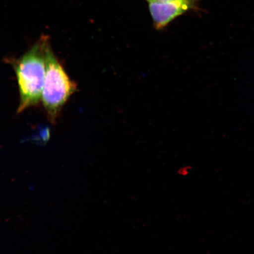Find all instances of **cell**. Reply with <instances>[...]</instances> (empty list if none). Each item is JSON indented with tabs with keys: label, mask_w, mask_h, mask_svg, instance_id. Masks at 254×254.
<instances>
[{
	"label": "cell",
	"mask_w": 254,
	"mask_h": 254,
	"mask_svg": "<svg viewBox=\"0 0 254 254\" xmlns=\"http://www.w3.org/2000/svg\"><path fill=\"white\" fill-rule=\"evenodd\" d=\"M51 46L49 37L43 36L19 59H8L17 77L20 101L17 114L36 106L41 101L45 80L47 55Z\"/></svg>",
	"instance_id": "1"
},
{
	"label": "cell",
	"mask_w": 254,
	"mask_h": 254,
	"mask_svg": "<svg viewBox=\"0 0 254 254\" xmlns=\"http://www.w3.org/2000/svg\"><path fill=\"white\" fill-rule=\"evenodd\" d=\"M77 88V84L66 74L51 47L47 55L46 73L41 101L47 118L52 125H56L64 106Z\"/></svg>",
	"instance_id": "2"
},
{
	"label": "cell",
	"mask_w": 254,
	"mask_h": 254,
	"mask_svg": "<svg viewBox=\"0 0 254 254\" xmlns=\"http://www.w3.org/2000/svg\"><path fill=\"white\" fill-rule=\"evenodd\" d=\"M194 0H174L169 2H150L149 8L157 29L166 25L180 15L194 7Z\"/></svg>",
	"instance_id": "3"
},
{
	"label": "cell",
	"mask_w": 254,
	"mask_h": 254,
	"mask_svg": "<svg viewBox=\"0 0 254 254\" xmlns=\"http://www.w3.org/2000/svg\"><path fill=\"white\" fill-rule=\"evenodd\" d=\"M171 1H174V0H152V1H155V2H169Z\"/></svg>",
	"instance_id": "4"
},
{
	"label": "cell",
	"mask_w": 254,
	"mask_h": 254,
	"mask_svg": "<svg viewBox=\"0 0 254 254\" xmlns=\"http://www.w3.org/2000/svg\"><path fill=\"white\" fill-rule=\"evenodd\" d=\"M148 1H149L151 2V1H152V0H148Z\"/></svg>",
	"instance_id": "5"
}]
</instances>
